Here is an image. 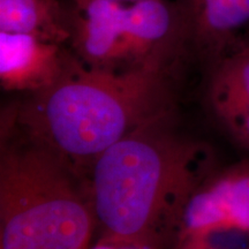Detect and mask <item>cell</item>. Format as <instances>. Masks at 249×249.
Instances as JSON below:
<instances>
[{"mask_svg":"<svg viewBox=\"0 0 249 249\" xmlns=\"http://www.w3.org/2000/svg\"><path fill=\"white\" fill-rule=\"evenodd\" d=\"M178 73L90 68L75 54L51 88L2 113V124L85 182L101 156L140 127L173 116Z\"/></svg>","mask_w":249,"mask_h":249,"instance_id":"obj_1","label":"cell"},{"mask_svg":"<svg viewBox=\"0 0 249 249\" xmlns=\"http://www.w3.org/2000/svg\"><path fill=\"white\" fill-rule=\"evenodd\" d=\"M173 116L134 130L93 164L85 185L98 241L165 249L189 196L216 170L213 149L177 132Z\"/></svg>","mask_w":249,"mask_h":249,"instance_id":"obj_2","label":"cell"},{"mask_svg":"<svg viewBox=\"0 0 249 249\" xmlns=\"http://www.w3.org/2000/svg\"><path fill=\"white\" fill-rule=\"evenodd\" d=\"M95 231L85 182L1 124L0 249H88Z\"/></svg>","mask_w":249,"mask_h":249,"instance_id":"obj_3","label":"cell"},{"mask_svg":"<svg viewBox=\"0 0 249 249\" xmlns=\"http://www.w3.org/2000/svg\"><path fill=\"white\" fill-rule=\"evenodd\" d=\"M70 48L86 66L110 71L179 74L183 62L192 59L176 0H90L75 5Z\"/></svg>","mask_w":249,"mask_h":249,"instance_id":"obj_4","label":"cell"},{"mask_svg":"<svg viewBox=\"0 0 249 249\" xmlns=\"http://www.w3.org/2000/svg\"><path fill=\"white\" fill-rule=\"evenodd\" d=\"M165 249H249V160L213 170L197 186Z\"/></svg>","mask_w":249,"mask_h":249,"instance_id":"obj_5","label":"cell"},{"mask_svg":"<svg viewBox=\"0 0 249 249\" xmlns=\"http://www.w3.org/2000/svg\"><path fill=\"white\" fill-rule=\"evenodd\" d=\"M210 116L239 147L249 151V39L242 36L204 71Z\"/></svg>","mask_w":249,"mask_h":249,"instance_id":"obj_6","label":"cell"},{"mask_svg":"<svg viewBox=\"0 0 249 249\" xmlns=\"http://www.w3.org/2000/svg\"><path fill=\"white\" fill-rule=\"evenodd\" d=\"M73 54L68 45L0 31L1 88L29 95L44 91L64 75Z\"/></svg>","mask_w":249,"mask_h":249,"instance_id":"obj_7","label":"cell"},{"mask_svg":"<svg viewBox=\"0 0 249 249\" xmlns=\"http://www.w3.org/2000/svg\"><path fill=\"white\" fill-rule=\"evenodd\" d=\"M191 58L205 71L241 38L249 26V0H176Z\"/></svg>","mask_w":249,"mask_h":249,"instance_id":"obj_8","label":"cell"},{"mask_svg":"<svg viewBox=\"0 0 249 249\" xmlns=\"http://www.w3.org/2000/svg\"><path fill=\"white\" fill-rule=\"evenodd\" d=\"M74 9L60 0H0V31L70 46Z\"/></svg>","mask_w":249,"mask_h":249,"instance_id":"obj_9","label":"cell"},{"mask_svg":"<svg viewBox=\"0 0 249 249\" xmlns=\"http://www.w3.org/2000/svg\"><path fill=\"white\" fill-rule=\"evenodd\" d=\"M88 249H147V248L135 247V246H128V245H116V244H110V242L97 241L95 245L90 246Z\"/></svg>","mask_w":249,"mask_h":249,"instance_id":"obj_10","label":"cell"},{"mask_svg":"<svg viewBox=\"0 0 249 249\" xmlns=\"http://www.w3.org/2000/svg\"><path fill=\"white\" fill-rule=\"evenodd\" d=\"M88 1H90V0H71V2H73V4L76 5V6H82V5H85L86 2H88ZM118 1L126 2V4H132V2L142 1V0H118Z\"/></svg>","mask_w":249,"mask_h":249,"instance_id":"obj_11","label":"cell"},{"mask_svg":"<svg viewBox=\"0 0 249 249\" xmlns=\"http://www.w3.org/2000/svg\"><path fill=\"white\" fill-rule=\"evenodd\" d=\"M246 37H247V38H248V39H249V33H248V34H247V35H246Z\"/></svg>","mask_w":249,"mask_h":249,"instance_id":"obj_12","label":"cell"}]
</instances>
